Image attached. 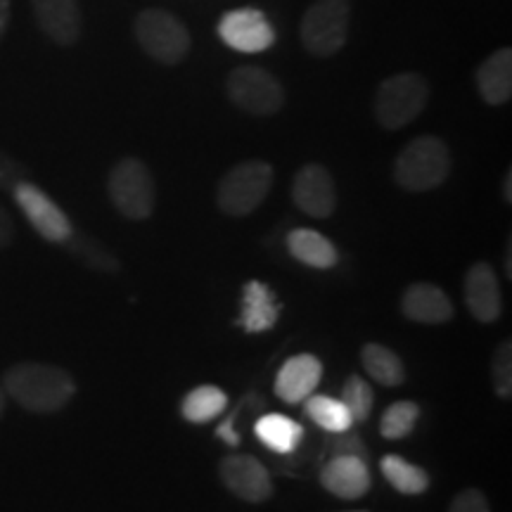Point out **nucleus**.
I'll use <instances>...</instances> for the list:
<instances>
[{
    "instance_id": "33",
    "label": "nucleus",
    "mask_w": 512,
    "mask_h": 512,
    "mask_svg": "<svg viewBox=\"0 0 512 512\" xmlns=\"http://www.w3.org/2000/svg\"><path fill=\"white\" fill-rule=\"evenodd\" d=\"M12 238H15V223H12L10 214L3 209V204H0V249L8 247Z\"/></svg>"
},
{
    "instance_id": "35",
    "label": "nucleus",
    "mask_w": 512,
    "mask_h": 512,
    "mask_svg": "<svg viewBox=\"0 0 512 512\" xmlns=\"http://www.w3.org/2000/svg\"><path fill=\"white\" fill-rule=\"evenodd\" d=\"M10 24V0H0V38L8 31Z\"/></svg>"
},
{
    "instance_id": "6",
    "label": "nucleus",
    "mask_w": 512,
    "mask_h": 512,
    "mask_svg": "<svg viewBox=\"0 0 512 512\" xmlns=\"http://www.w3.org/2000/svg\"><path fill=\"white\" fill-rule=\"evenodd\" d=\"M351 0H316L302 17V43L311 55L332 57L349 36Z\"/></svg>"
},
{
    "instance_id": "34",
    "label": "nucleus",
    "mask_w": 512,
    "mask_h": 512,
    "mask_svg": "<svg viewBox=\"0 0 512 512\" xmlns=\"http://www.w3.org/2000/svg\"><path fill=\"white\" fill-rule=\"evenodd\" d=\"M12 164L8 157H0V185H3V188H15V185L19 183V181H24V178H19V176H12Z\"/></svg>"
},
{
    "instance_id": "38",
    "label": "nucleus",
    "mask_w": 512,
    "mask_h": 512,
    "mask_svg": "<svg viewBox=\"0 0 512 512\" xmlns=\"http://www.w3.org/2000/svg\"><path fill=\"white\" fill-rule=\"evenodd\" d=\"M356 512H363V510H356Z\"/></svg>"
},
{
    "instance_id": "37",
    "label": "nucleus",
    "mask_w": 512,
    "mask_h": 512,
    "mask_svg": "<svg viewBox=\"0 0 512 512\" xmlns=\"http://www.w3.org/2000/svg\"><path fill=\"white\" fill-rule=\"evenodd\" d=\"M3 411H5V389L0 387V415H3Z\"/></svg>"
},
{
    "instance_id": "11",
    "label": "nucleus",
    "mask_w": 512,
    "mask_h": 512,
    "mask_svg": "<svg viewBox=\"0 0 512 512\" xmlns=\"http://www.w3.org/2000/svg\"><path fill=\"white\" fill-rule=\"evenodd\" d=\"M221 482L245 503H266L273 494L271 472L254 456H228L219 465Z\"/></svg>"
},
{
    "instance_id": "16",
    "label": "nucleus",
    "mask_w": 512,
    "mask_h": 512,
    "mask_svg": "<svg viewBox=\"0 0 512 512\" xmlns=\"http://www.w3.org/2000/svg\"><path fill=\"white\" fill-rule=\"evenodd\" d=\"M323 377V363L313 354H299L287 358L285 366L280 368L278 377H275V394L285 403H302L316 392Z\"/></svg>"
},
{
    "instance_id": "7",
    "label": "nucleus",
    "mask_w": 512,
    "mask_h": 512,
    "mask_svg": "<svg viewBox=\"0 0 512 512\" xmlns=\"http://www.w3.org/2000/svg\"><path fill=\"white\" fill-rule=\"evenodd\" d=\"M136 38L140 48L162 64L183 62L192 46L190 31L181 19L157 8L143 10L136 17Z\"/></svg>"
},
{
    "instance_id": "5",
    "label": "nucleus",
    "mask_w": 512,
    "mask_h": 512,
    "mask_svg": "<svg viewBox=\"0 0 512 512\" xmlns=\"http://www.w3.org/2000/svg\"><path fill=\"white\" fill-rule=\"evenodd\" d=\"M273 166L261 159H249L228 171L216 190V204L228 216H249L266 200L273 185Z\"/></svg>"
},
{
    "instance_id": "36",
    "label": "nucleus",
    "mask_w": 512,
    "mask_h": 512,
    "mask_svg": "<svg viewBox=\"0 0 512 512\" xmlns=\"http://www.w3.org/2000/svg\"><path fill=\"white\" fill-rule=\"evenodd\" d=\"M503 197H505V202H512V174L508 171V174H505V185H503Z\"/></svg>"
},
{
    "instance_id": "32",
    "label": "nucleus",
    "mask_w": 512,
    "mask_h": 512,
    "mask_svg": "<svg viewBox=\"0 0 512 512\" xmlns=\"http://www.w3.org/2000/svg\"><path fill=\"white\" fill-rule=\"evenodd\" d=\"M216 437L226 441L228 446H240V432L235 430V415H228V418L216 427Z\"/></svg>"
},
{
    "instance_id": "23",
    "label": "nucleus",
    "mask_w": 512,
    "mask_h": 512,
    "mask_svg": "<svg viewBox=\"0 0 512 512\" xmlns=\"http://www.w3.org/2000/svg\"><path fill=\"white\" fill-rule=\"evenodd\" d=\"M380 470L384 479H387L399 494L420 496L430 489V475H427L422 467L408 463L406 458L394 456V453H389V456H384L380 460Z\"/></svg>"
},
{
    "instance_id": "4",
    "label": "nucleus",
    "mask_w": 512,
    "mask_h": 512,
    "mask_svg": "<svg viewBox=\"0 0 512 512\" xmlns=\"http://www.w3.org/2000/svg\"><path fill=\"white\" fill-rule=\"evenodd\" d=\"M107 192L119 214L131 221H147L155 211V181H152L150 169L136 157H124L112 166Z\"/></svg>"
},
{
    "instance_id": "29",
    "label": "nucleus",
    "mask_w": 512,
    "mask_h": 512,
    "mask_svg": "<svg viewBox=\"0 0 512 512\" xmlns=\"http://www.w3.org/2000/svg\"><path fill=\"white\" fill-rule=\"evenodd\" d=\"M491 380H494V389L501 399H510L512 396V342L503 339L498 344L494 361H491Z\"/></svg>"
},
{
    "instance_id": "27",
    "label": "nucleus",
    "mask_w": 512,
    "mask_h": 512,
    "mask_svg": "<svg viewBox=\"0 0 512 512\" xmlns=\"http://www.w3.org/2000/svg\"><path fill=\"white\" fill-rule=\"evenodd\" d=\"M373 387L363 380L361 375H351L347 382H344L342 389V403L347 406V411L351 413L354 422H366L373 413Z\"/></svg>"
},
{
    "instance_id": "22",
    "label": "nucleus",
    "mask_w": 512,
    "mask_h": 512,
    "mask_svg": "<svg viewBox=\"0 0 512 512\" xmlns=\"http://www.w3.org/2000/svg\"><path fill=\"white\" fill-rule=\"evenodd\" d=\"M228 408V394L214 384H200L185 394L181 403L183 418L192 425H207Z\"/></svg>"
},
{
    "instance_id": "9",
    "label": "nucleus",
    "mask_w": 512,
    "mask_h": 512,
    "mask_svg": "<svg viewBox=\"0 0 512 512\" xmlns=\"http://www.w3.org/2000/svg\"><path fill=\"white\" fill-rule=\"evenodd\" d=\"M12 197H15L17 207L22 209V214L27 216V221L43 240L64 245V242L72 238V221L67 219V214L38 185L19 181L12 188Z\"/></svg>"
},
{
    "instance_id": "10",
    "label": "nucleus",
    "mask_w": 512,
    "mask_h": 512,
    "mask_svg": "<svg viewBox=\"0 0 512 512\" xmlns=\"http://www.w3.org/2000/svg\"><path fill=\"white\" fill-rule=\"evenodd\" d=\"M221 41L238 53H264L275 43V31L261 10H230L219 19Z\"/></svg>"
},
{
    "instance_id": "17",
    "label": "nucleus",
    "mask_w": 512,
    "mask_h": 512,
    "mask_svg": "<svg viewBox=\"0 0 512 512\" xmlns=\"http://www.w3.org/2000/svg\"><path fill=\"white\" fill-rule=\"evenodd\" d=\"M401 311L408 320L425 325H441L456 313L448 294L432 283L408 285L401 297Z\"/></svg>"
},
{
    "instance_id": "24",
    "label": "nucleus",
    "mask_w": 512,
    "mask_h": 512,
    "mask_svg": "<svg viewBox=\"0 0 512 512\" xmlns=\"http://www.w3.org/2000/svg\"><path fill=\"white\" fill-rule=\"evenodd\" d=\"M361 363L368 370V375L384 387H401L406 380V368L403 361L389 347L370 342L361 349Z\"/></svg>"
},
{
    "instance_id": "14",
    "label": "nucleus",
    "mask_w": 512,
    "mask_h": 512,
    "mask_svg": "<svg viewBox=\"0 0 512 512\" xmlns=\"http://www.w3.org/2000/svg\"><path fill=\"white\" fill-rule=\"evenodd\" d=\"M320 484L325 486V491L342 498V501H356V498L368 494L373 477H370L366 460L354 456H335L320 472Z\"/></svg>"
},
{
    "instance_id": "2",
    "label": "nucleus",
    "mask_w": 512,
    "mask_h": 512,
    "mask_svg": "<svg viewBox=\"0 0 512 512\" xmlns=\"http://www.w3.org/2000/svg\"><path fill=\"white\" fill-rule=\"evenodd\" d=\"M451 174V152L437 136H418L399 152L394 162V181L408 192L439 188Z\"/></svg>"
},
{
    "instance_id": "28",
    "label": "nucleus",
    "mask_w": 512,
    "mask_h": 512,
    "mask_svg": "<svg viewBox=\"0 0 512 512\" xmlns=\"http://www.w3.org/2000/svg\"><path fill=\"white\" fill-rule=\"evenodd\" d=\"M64 245H69L72 249V254L79 256L83 264H88L95 271H107V273H114L119 268L117 259L107 252L105 247H100L98 242L91 240V238H79V235L72 233V238H69Z\"/></svg>"
},
{
    "instance_id": "26",
    "label": "nucleus",
    "mask_w": 512,
    "mask_h": 512,
    "mask_svg": "<svg viewBox=\"0 0 512 512\" xmlns=\"http://www.w3.org/2000/svg\"><path fill=\"white\" fill-rule=\"evenodd\" d=\"M420 420V406L415 401H396L382 413L380 434L384 439H403L415 430Z\"/></svg>"
},
{
    "instance_id": "25",
    "label": "nucleus",
    "mask_w": 512,
    "mask_h": 512,
    "mask_svg": "<svg viewBox=\"0 0 512 512\" xmlns=\"http://www.w3.org/2000/svg\"><path fill=\"white\" fill-rule=\"evenodd\" d=\"M306 418L311 422H316L320 430L330 432V434H344L351 430L354 425V418L347 411L342 399H332V396H323V394H311L306 399Z\"/></svg>"
},
{
    "instance_id": "19",
    "label": "nucleus",
    "mask_w": 512,
    "mask_h": 512,
    "mask_svg": "<svg viewBox=\"0 0 512 512\" xmlns=\"http://www.w3.org/2000/svg\"><path fill=\"white\" fill-rule=\"evenodd\" d=\"M477 91L486 105H508L512 98V50L501 48L477 69Z\"/></svg>"
},
{
    "instance_id": "31",
    "label": "nucleus",
    "mask_w": 512,
    "mask_h": 512,
    "mask_svg": "<svg viewBox=\"0 0 512 512\" xmlns=\"http://www.w3.org/2000/svg\"><path fill=\"white\" fill-rule=\"evenodd\" d=\"M335 456H354V458H361L368 463V448L361 441V437L344 432V437L337 439L335 444H332V458Z\"/></svg>"
},
{
    "instance_id": "3",
    "label": "nucleus",
    "mask_w": 512,
    "mask_h": 512,
    "mask_svg": "<svg viewBox=\"0 0 512 512\" xmlns=\"http://www.w3.org/2000/svg\"><path fill=\"white\" fill-rule=\"evenodd\" d=\"M430 102V83L418 72H401L380 83L375 95V119L387 131L413 124Z\"/></svg>"
},
{
    "instance_id": "18",
    "label": "nucleus",
    "mask_w": 512,
    "mask_h": 512,
    "mask_svg": "<svg viewBox=\"0 0 512 512\" xmlns=\"http://www.w3.org/2000/svg\"><path fill=\"white\" fill-rule=\"evenodd\" d=\"M280 320V304L271 292V287L261 280H249L242 290V311L235 323L240 325L247 335H259L275 328Z\"/></svg>"
},
{
    "instance_id": "21",
    "label": "nucleus",
    "mask_w": 512,
    "mask_h": 512,
    "mask_svg": "<svg viewBox=\"0 0 512 512\" xmlns=\"http://www.w3.org/2000/svg\"><path fill=\"white\" fill-rule=\"evenodd\" d=\"M254 434L266 448L280 453V456H290L302 444L304 427L283 413H268L256 420Z\"/></svg>"
},
{
    "instance_id": "15",
    "label": "nucleus",
    "mask_w": 512,
    "mask_h": 512,
    "mask_svg": "<svg viewBox=\"0 0 512 512\" xmlns=\"http://www.w3.org/2000/svg\"><path fill=\"white\" fill-rule=\"evenodd\" d=\"M38 27L57 46H74L81 36L79 0H31Z\"/></svg>"
},
{
    "instance_id": "1",
    "label": "nucleus",
    "mask_w": 512,
    "mask_h": 512,
    "mask_svg": "<svg viewBox=\"0 0 512 512\" xmlns=\"http://www.w3.org/2000/svg\"><path fill=\"white\" fill-rule=\"evenodd\" d=\"M5 394L31 413L62 411L76 394V382L67 370L48 363H17L3 375Z\"/></svg>"
},
{
    "instance_id": "8",
    "label": "nucleus",
    "mask_w": 512,
    "mask_h": 512,
    "mask_svg": "<svg viewBox=\"0 0 512 512\" xmlns=\"http://www.w3.org/2000/svg\"><path fill=\"white\" fill-rule=\"evenodd\" d=\"M228 98L235 107L245 110L254 117H271L280 112L285 105V88L283 83L271 72L252 64H242L228 74L226 83Z\"/></svg>"
},
{
    "instance_id": "20",
    "label": "nucleus",
    "mask_w": 512,
    "mask_h": 512,
    "mask_svg": "<svg viewBox=\"0 0 512 512\" xmlns=\"http://www.w3.org/2000/svg\"><path fill=\"white\" fill-rule=\"evenodd\" d=\"M287 249L299 264L318 268V271H328V268L337 266L339 254L337 247L320 235L318 230L311 228H297L287 235Z\"/></svg>"
},
{
    "instance_id": "30",
    "label": "nucleus",
    "mask_w": 512,
    "mask_h": 512,
    "mask_svg": "<svg viewBox=\"0 0 512 512\" xmlns=\"http://www.w3.org/2000/svg\"><path fill=\"white\" fill-rule=\"evenodd\" d=\"M448 512H491L489 498L479 489H465L453 498Z\"/></svg>"
},
{
    "instance_id": "13",
    "label": "nucleus",
    "mask_w": 512,
    "mask_h": 512,
    "mask_svg": "<svg viewBox=\"0 0 512 512\" xmlns=\"http://www.w3.org/2000/svg\"><path fill=\"white\" fill-rule=\"evenodd\" d=\"M465 304L479 323H494L501 316V285L494 266L477 261L465 275Z\"/></svg>"
},
{
    "instance_id": "12",
    "label": "nucleus",
    "mask_w": 512,
    "mask_h": 512,
    "mask_svg": "<svg viewBox=\"0 0 512 512\" xmlns=\"http://www.w3.org/2000/svg\"><path fill=\"white\" fill-rule=\"evenodd\" d=\"M292 200L306 216L328 219L337 209V190L330 171L320 164H306L292 181Z\"/></svg>"
}]
</instances>
